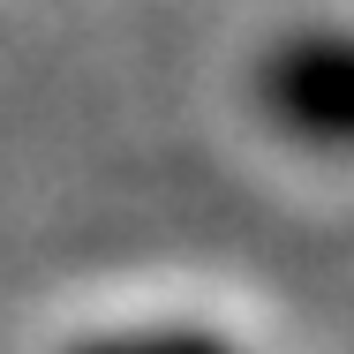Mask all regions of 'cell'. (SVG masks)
Returning <instances> with one entry per match:
<instances>
[{
	"label": "cell",
	"instance_id": "obj_1",
	"mask_svg": "<svg viewBox=\"0 0 354 354\" xmlns=\"http://www.w3.org/2000/svg\"><path fill=\"white\" fill-rule=\"evenodd\" d=\"M257 106L279 136L354 158V30H294L257 68Z\"/></svg>",
	"mask_w": 354,
	"mask_h": 354
},
{
	"label": "cell",
	"instance_id": "obj_2",
	"mask_svg": "<svg viewBox=\"0 0 354 354\" xmlns=\"http://www.w3.org/2000/svg\"><path fill=\"white\" fill-rule=\"evenodd\" d=\"M68 354H234L212 332H189V324H143V332H98Z\"/></svg>",
	"mask_w": 354,
	"mask_h": 354
}]
</instances>
